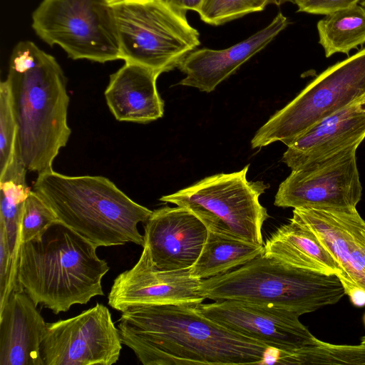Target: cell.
<instances>
[{"mask_svg": "<svg viewBox=\"0 0 365 365\" xmlns=\"http://www.w3.org/2000/svg\"><path fill=\"white\" fill-rule=\"evenodd\" d=\"M197 305L128 309L118 325L123 344L144 365L263 364L273 348L222 327Z\"/></svg>", "mask_w": 365, "mask_h": 365, "instance_id": "obj_1", "label": "cell"}, {"mask_svg": "<svg viewBox=\"0 0 365 365\" xmlns=\"http://www.w3.org/2000/svg\"><path fill=\"white\" fill-rule=\"evenodd\" d=\"M16 122V152L27 170H53L71 135L66 78L56 59L31 41L13 48L6 79Z\"/></svg>", "mask_w": 365, "mask_h": 365, "instance_id": "obj_2", "label": "cell"}, {"mask_svg": "<svg viewBox=\"0 0 365 365\" xmlns=\"http://www.w3.org/2000/svg\"><path fill=\"white\" fill-rule=\"evenodd\" d=\"M97 247L58 221L20 246L17 280L37 306L58 314L74 304L103 296L102 279L109 271Z\"/></svg>", "mask_w": 365, "mask_h": 365, "instance_id": "obj_3", "label": "cell"}, {"mask_svg": "<svg viewBox=\"0 0 365 365\" xmlns=\"http://www.w3.org/2000/svg\"><path fill=\"white\" fill-rule=\"evenodd\" d=\"M35 191L58 220L97 247H143L138 229L153 211L135 202L103 176H68L53 170L38 175Z\"/></svg>", "mask_w": 365, "mask_h": 365, "instance_id": "obj_4", "label": "cell"}, {"mask_svg": "<svg viewBox=\"0 0 365 365\" xmlns=\"http://www.w3.org/2000/svg\"><path fill=\"white\" fill-rule=\"evenodd\" d=\"M199 294L288 309L299 316L337 303L345 294L336 274L303 269L264 253L237 269L202 279Z\"/></svg>", "mask_w": 365, "mask_h": 365, "instance_id": "obj_5", "label": "cell"}, {"mask_svg": "<svg viewBox=\"0 0 365 365\" xmlns=\"http://www.w3.org/2000/svg\"><path fill=\"white\" fill-rule=\"evenodd\" d=\"M120 59L160 74L178 68L200 44L183 10L161 0H123L112 4Z\"/></svg>", "mask_w": 365, "mask_h": 365, "instance_id": "obj_6", "label": "cell"}, {"mask_svg": "<svg viewBox=\"0 0 365 365\" xmlns=\"http://www.w3.org/2000/svg\"><path fill=\"white\" fill-rule=\"evenodd\" d=\"M249 165L232 173H220L175 193L160 201L187 208L209 232L264 246L262 227L269 217L259 202L269 187L263 181H249Z\"/></svg>", "mask_w": 365, "mask_h": 365, "instance_id": "obj_7", "label": "cell"}, {"mask_svg": "<svg viewBox=\"0 0 365 365\" xmlns=\"http://www.w3.org/2000/svg\"><path fill=\"white\" fill-rule=\"evenodd\" d=\"M365 96V48L326 69L255 133L252 148L287 146L310 127Z\"/></svg>", "mask_w": 365, "mask_h": 365, "instance_id": "obj_8", "label": "cell"}, {"mask_svg": "<svg viewBox=\"0 0 365 365\" xmlns=\"http://www.w3.org/2000/svg\"><path fill=\"white\" fill-rule=\"evenodd\" d=\"M31 25L44 42L58 46L72 59H120L113 6L107 0H43Z\"/></svg>", "mask_w": 365, "mask_h": 365, "instance_id": "obj_9", "label": "cell"}, {"mask_svg": "<svg viewBox=\"0 0 365 365\" xmlns=\"http://www.w3.org/2000/svg\"><path fill=\"white\" fill-rule=\"evenodd\" d=\"M122 344L110 310L96 303L77 316L47 323L41 354L44 365H111Z\"/></svg>", "mask_w": 365, "mask_h": 365, "instance_id": "obj_10", "label": "cell"}, {"mask_svg": "<svg viewBox=\"0 0 365 365\" xmlns=\"http://www.w3.org/2000/svg\"><path fill=\"white\" fill-rule=\"evenodd\" d=\"M357 148H348L292 170L279 186L274 205L294 209L356 207L362 194Z\"/></svg>", "mask_w": 365, "mask_h": 365, "instance_id": "obj_11", "label": "cell"}, {"mask_svg": "<svg viewBox=\"0 0 365 365\" xmlns=\"http://www.w3.org/2000/svg\"><path fill=\"white\" fill-rule=\"evenodd\" d=\"M197 309L222 327L271 348L294 353L318 340L288 309L239 300L200 303Z\"/></svg>", "mask_w": 365, "mask_h": 365, "instance_id": "obj_12", "label": "cell"}, {"mask_svg": "<svg viewBox=\"0 0 365 365\" xmlns=\"http://www.w3.org/2000/svg\"><path fill=\"white\" fill-rule=\"evenodd\" d=\"M293 220L309 229L338 264L347 294L365 290V220L356 207L294 208Z\"/></svg>", "mask_w": 365, "mask_h": 365, "instance_id": "obj_13", "label": "cell"}, {"mask_svg": "<svg viewBox=\"0 0 365 365\" xmlns=\"http://www.w3.org/2000/svg\"><path fill=\"white\" fill-rule=\"evenodd\" d=\"M200 282L191 275L190 269H160L154 264L148 247L144 245L136 264L114 279L108 303L121 312L140 306L198 304L205 299L198 292Z\"/></svg>", "mask_w": 365, "mask_h": 365, "instance_id": "obj_14", "label": "cell"}, {"mask_svg": "<svg viewBox=\"0 0 365 365\" xmlns=\"http://www.w3.org/2000/svg\"><path fill=\"white\" fill-rule=\"evenodd\" d=\"M144 245L162 270L190 269L206 242L208 230L187 208L163 207L153 211L144 223Z\"/></svg>", "mask_w": 365, "mask_h": 365, "instance_id": "obj_15", "label": "cell"}, {"mask_svg": "<svg viewBox=\"0 0 365 365\" xmlns=\"http://www.w3.org/2000/svg\"><path fill=\"white\" fill-rule=\"evenodd\" d=\"M365 138V96L314 124L287 146L282 161L292 170L359 146Z\"/></svg>", "mask_w": 365, "mask_h": 365, "instance_id": "obj_16", "label": "cell"}, {"mask_svg": "<svg viewBox=\"0 0 365 365\" xmlns=\"http://www.w3.org/2000/svg\"><path fill=\"white\" fill-rule=\"evenodd\" d=\"M288 24L287 18L279 12L267 26L229 48L195 49L178 67L185 74L178 84L207 93L214 91L240 66L265 48Z\"/></svg>", "mask_w": 365, "mask_h": 365, "instance_id": "obj_17", "label": "cell"}, {"mask_svg": "<svg viewBox=\"0 0 365 365\" xmlns=\"http://www.w3.org/2000/svg\"><path fill=\"white\" fill-rule=\"evenodd\" d=\"M46 324L23 290H14L0 310V365H44L41 344Z\"/></svg>", "mask_w": 365, "mask_h": 365, "instance_id": "obj_18", "label": "cell"}, {"mask_svg": "<svg viewBox=\"0 0 365 365\" xmlns=\"http://www.w3.org/2000/svg\"><path fill=\"white\" fill-rule=\"evenodd\" d=\"M159 75L150 68L130 62H125L110 75L105 97L116 120L145 123L163 117L164 103L156 86Z\"/></svg>", "mask_w": 365, "mask_h": 365, "instance_id": "obj_19", "label": "cell"}, {"mask_svg": "<svg viewBox=\"0 0 365 365\" xmlns=\"http://www.w3.org/2000/svg\"><path fill=\"white\" fill-rule=\"evenodd\" d=\"M264 254L297 268L336 276L340 273L338 264L316 236L291 218L267 240Z\"/></svg>", "mask_w": 365, "mask_h": 365, "instance_id": "obj_20", "label": "cell"}, {"mask_svg": "<svg viewBox=\"0 0 365 365\" xmlns=\"http://www.w3.org/2000/svg\"><path fill=\"white\" fill-rule=\"evenodd\" d=\"M263 253L264 246L208 231L206 242L190 272L198 279H208L237 268Z\"/></svg>", "mask_w": 365, "mask_h": 365, "instance_id": "obj_21", "label": "cell"}, {"mask_svg": "<svg viewBox=\"0 0 365 365\" xmlns=\"http://www.w3.org/2000/svg\"><path fill=\"white\" fill-rule=\"evenodd\" d=\"M317 31L326 57L348 54L365 43V8L359 4L327 14L318 21Z\"/></svg>", "mask_w": 365, "mask_h": 365, "instance_id": "obj_22", "label": "cell"}, {"mask_svg": "<svg viewBox=\"0 0 365 365\" xmlns=\"http://www.w3.org/2000/svg\"><path fill=\"white\" fill-rule=\"evenodd\" d=\"M277 364H365V336L359 345H336L318 340L315 345L296 352H283Z\"/></svg>", "mask_w": 365, "mask_h": 365, "instance_id": "obj_23", "label": "cell"}, {"mask_svg": "<svg viewBox=\"0 0 365 365\" xmlns=\"http://www.w3.org/2000/svg\"><path fill=\"white\" fill-rule=\"evenodd\" d=\"M287 0H203L197 12L205 23L220 26L247 14L262 11L269 4Z\"/></svg>", "mask_w": 365, "mask_h": 365, "instance_id": "obj_24", "label": "cell"}, {"mask_svg": "<svg viewBox=\"0 0 365 365\" xmlns=\"http://www.w3.org/2000/svg\"><path fill=\"white\" fill-rule=\"evenodd\" d=\"M59 221L54 212L34 190L24 200L19 222V242H29Z\"/></svg>", "mask_w": 365, "mask_h": 365, "instance_id": "obj_25", "label": "cell"}, {"mask_svg": "<svg viewBox=\"0 0 365 365\" xmlns=\"http://www.w3.org/2000/svg\"><path fill=\"white\" fill-rule=\"evenodd\" d=\"M16 122L6 80L0 83V173L16 155Z\"/></svg>", "mask_w": 365, "mask_h": 365, "instance_id": "obj_26", "label": "cell"}, {"mask_svg": "<svg viewBox=\"0 0 365 365\" xmlns=\"http://www.w3.org/2000/svg\"><path fill=\"white\" fill-rule=\"evenodd\" d=\"M361 0H294L297 11L327 15L359 4Z\"/></svg>", "mask_w": 365, "mask_h": 365, "instance_id": "obj_27", "label": "cell"}, {"mask_svg": "<svg viewBox=\"0 0 365 365\" xmlns=\"http://www.w3.org/2000/svg\"><path fill=\"white\" fill-rule=\"evenodd\" d=\"M167 4L187 11L192 10L197 12L203 0H161Z\"/></svg>", "mask_w": 365, "mask_h": 365, "instance_id": "obj_28", "label": "cell"}, {"mask_svg": "<svg viewBox=\"0 0 365 365\" xmlns=\"http://www.w3.org/2000/svg\"><path fill=\"white\" fill-rule=\"evenodd\" d=\"M347 295L353 304L356 307H363L365 305V290L359 287L353 288Z\"/></svg>", "mask_w": 365, "mask_h": 365, "instance_id": "obj_29", "label": "cell"}, {"mask_svg": "<svg viewBox=\"0 0 365 365\" xmlns=\"http://www.w3.org/2000/svg\"><path fill=\"white\" fill-rule=\"evenodd\" d=\"M121 1H123V0H107V1L110 4H113L115 3H117V2H119Z\"/></svg>", "mask_w": 365, "mask_h": 365, "instance_id": "obj_30", "label": "cell"}, {"mask_svg": "<svg viewBox=\"0 0 365 365\" xmlns=\"http://www.w3.org/2000/svg\"><path fill=\"white\" fill-rule=\"evenodd\" d=\"M359 4L361 6H362L364 8H365V0H361L360 2H359Z\"/></svg>", "mask_w": 365, "mask_h": 365, "instance_id": "obj_31", "label": "cell"}, {"mask_svg": "<svg viewBox=\"0 0 365 365\" xmlns=\"http://www.w3.org/2000/svg\"><path fill=\"white\" fill-rule=\"evenodd\" d=\"M364 323H365V316H364Z\"/></svg>", "mask_w": 365, "mask_h": 365, "instance_id": "obj_32", "label": "cell"}]
</instances>
